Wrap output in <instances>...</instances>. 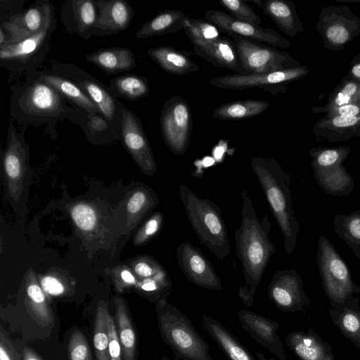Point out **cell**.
I'll return each instance as SVG.
<instances>
[{
  "label": "cell",
  "mask_w": 360,
  "mask_h": 360,
  "mask_svg": "<svg viewBox=\"0 0 360 360\" xmlns=\"http://www.w3.org/2000/svg\"><path fill=\"white\" fill-rule=\"evenodd\" d=\"M241 223L235 233L236 255L243 266L245 285L238 295L247 307L252 305L259 284L276 248L269 238L271 224L266 214L259 220L248 192L243 189Z\"/></svg>",
  "instance_id": "1"
},
{
  "label": "cell",
  "mask_w": 360,
  "mask_h": 360,
  "mask_svg": "<svg viewBox=\"0 0 360 360\" xmlns=\"http://www.w3.org/2000/svg\"><path fill=\"white\" fill-rule=\"evenodd\" d=\"M251 166L283 236L284 250L290 254L295 248L300 231L290 191V175L273 158L255 156Z\"/></svg>",
  "instance_id": "2"
},
{
  "label": "cell",
  "mask_w": 360,
  "mask_h": 360,
  "mask_svg": "<svg viewBox=\"0 0 360 360\" xmlns=\"http://www.w3.org/2000/svg\"><path fill=\"white\" fill-rule=\"evenodd\" d=\"M179 194L188 219L202 245L220 260L231 252L228 231L218 205L208 198H201L183 184Z\"/></svg>",
  "instance_id": "3"
},
{
  "label": "cell",
  "mask_w": 360,
  "mask_h": 360,
  "mask_svg": "<svg viewBox=\"0 0 360 360\" xmlns=\"http://www.w3.org/2000/svg\"><path fill=\"white\" fill-rule=\"evenodd\" d=\"M156 314L162 339L181 360H214L209 345L191 321L166 299L156 302Z\"/></svg>",
  "instance_id": "4"
},
{
  "label": "cell",
  "mask_w": 360,
  "mask_h": 360,
  "mask_svg": "<svg viewBox=\"0 0 360 360\" xmlns=\"http://www.w3.org/2000/svg\"><path fill=\"white\" fill-rule=\"evenodd\" d=\"M350 153L351 148L344 146L309 150L314 178L327 194L347 196L354 190V180L342 165Z\"/></svg>",
  "instance_id": "5"
},
{
  "label": "cell",
  "mask_w": 360,
  "mask_h": 360,
  "mask_svg": "<svg viewBox=\"0 0 360 360\" xmlns=\"http://www.w3.org/2000/svg\"><path fill=\"white\" fill-rule=\"evenodd\" d=\"M243 75L271 72L301 65L285 51L231 34Z\"/></svg>",
  "instance_id": "6"
},
{
  "label": "cell",
  "mask_w": 360,
  "mask_h": 360,
  "mask_svg": "<svg viewBox=\"0 0 360 360\" xmlns=\"http://www.w3.org/2000/svg\"><path fill=\"white\" fill-rule=\"evenodd\" d=\"M326 49L342 51L360 35V18L345 5H330L321 9L316 25Z\"/></svg>",
  "instance_id": "7"
},
{
  "label": "cell",
  "mask_w": 360,
  "mask_h": 360,
  "mask_svg": "<svg viewBox=\"0 0 360 360\" xmlns=\"http://www.w3.org/2000/svg\"><path fill=\"white\" fill-rule=\"evenodd\" d=\"M162 139L169 149L176 155L186 152L193 130L191 108L179 95L165 101L160 115Z\"/></svg>",
  "instance_id": "8"
},
{
  "label": "cell",
  "mask_w": 360,
  "mask_h": 360,
  "mask_svg": "<svg viewBox=\"0 0 360 360\" xmlns=\"http://www.w3.org/2000/svg\"><path fill=\"white\" fill-rule=\"evenodd\" d=\"M316 263L323 287L332 298L340 300L358 290L345 260L323 236L318 239Z\"/></svg>",
  "instance_id": "9"
},
{
  "label": "cell",
  "mask_w": 360,
  "mask_h": 360,
  "mask_svg": "<svg viewBox=\"0 0 360 360\" xmlns=\"http://www.w3.org/2000/svg\"><path fill=\"white\" fill-rule=\"evenodd\" d=\"M309 73L305 65L259 74H233L217 77L210 80L212 86L222 89L244 90L259 88L274 96L285 93L288 84L300 79Z\"/></svg>",
  "instance_id": "10"
},
{
  "label": "cell",
  "mask_w": 360,
  "mask_h": 360,
  "mask_svg": "<svg viewBox=\"0 0 360 360\" xmlns=\"http://www.w3.org/2000/svg\"><path fill=\"white\" fill-rule=\"evenodd\" d=\"M176 257L178 265L189 281L211 290L224 289L212 264L198 248L189 242H183L176 248Z\"/></svg>",
  "instance_id": "11"
},
{
  "label": "cell",
  "mask_w": 360,
  "mask_h": 360,
  "mask_svg": "<svg viewBox=\"0 0 360 360\" xmlns=\"http://www.w3.org/2000/svg\"><path fill=\"white\" fill-rule=\"evenodd\" d=\"M205 20L215 25L220 32L238 35L243 38L266 44L274 47L288 48L291 43L276 31L236 20L227 13L207 10Z\"/></svg>",
  "instance_id": "12"
},
{
  "label": "cell",
  "mask_w": 360,
  "mask_h": 360,
  "mask_svg": "<svg viewBox=\"0 0 360 360\" xmlns=\"http://www.w3.org/2000/svg\"><path fill=\"white\" fill-rule=\"evenodd\" d=\"M121 137L140 169L153 176L157 171V165L143 128L137 116L126 108L122 110Z\"/></svg>",
  "instance_id": "13"
},
{
  "label": "cell",
  "mask_w": 360,
  "mask_h": 360,
  "mask_svg": "<svg viewBox=\"0 0 360 360\" xmlns=\"http://www.w3.org/2000/svg\"><path fill=\"white\" fill-rule=\"evenodd\" d=\"M236 316L240 327L253 340L280 360H285L283 345L276 333L279 328L276 321L245 309L238 311Z\"/></svg>",
  "instance_id": "14"
},
{
  "label": "cell",
  "mask_w": 360,
  "mask_h": 360,
  "mask_svg": "<svg viewBox=\"0 0 360 360\" xmlns=\"http://www.w3.org/2000/svg\"><path fill=\"white\" fill-rule=\"evenodd\" d=\"M267 295L278 309L284 311L295 309L304 300L300 275L294 269L276 271Z\"/></svg>",
  "instance_id": "15"
},
{
  "label": "cell",
  "mask_w": 360,
  "mask_h": 360,
  "mask_svg": "<svg viewBox=\"0 0 360 360\" xmlns=\"http://www.w3.org/2000/svg\"><path fill=\"white\" fill-rule=\"evenodd\" d=\"M50 22L51 11L47 4L31 7L22 13L11 16L1 25L7 36L6 43L1 47L36 34Z\"/></svg>",
  "instance_id": "16"
},
{
  "label": "cell",
  "mask_w": 360,
  "mask_h": 360,
  "mask_svg": "<svg viewBox=\"0 0 360 360\" xmlns=\"http://www.w3.org/2000/svg\"><path fill=\"white\" fill-rule=\"evenodd\" d=\"M195 53L214 66L224 68L243 75L233 39L220 37L214 40L193 39Z\"/></svg>",
  "instance_id": "17"
},
{
  "label": "cell",
  "mask_w": 360,
  "mask_h": 360,
  "mask_svg": "<svg viewBox=\"0 0 360 360\" xmlns=\"http://www.w3.org/2000/svg\"><path fill=\"white\" fill-rule=\"evenodd\" d=\"M3 168L8 194L18 200L22 193L26 172L25 153L15 134L10 130L3 158Z\"/></svg>",
  "instance_id": "18"
},
{
  "label": "cell",
  "mask_w": 360,
  "mask_h": 360,
  "mask_svg": "<svg viewBox=\"0 0 360 360\" xmlns=\"http://www.w3.org/2000/svg\"><path fill=\"white\" fill-rule=\"evenodd\" d=\"M316 141L338 143L354 137L360 139V115L356 117H323L313 126Z\"/></svg>",
  "instance_id": "19"
},
{
  "label": "cell",
  "mask_w": 360,
  "mask_h": 360,
  "mask_svg": "<svg viewBox=\"0 0 360 360\" xmlns=\"http://www.w3.org/2000/svg\"><path fill=\"white\" fill-rule=\"evenodd\" d=\"M25 304L29 315L38 325L48 326L53 323V313L48 297L32 269L27 271L25 278Z\"/></svg>",
  "instance_id": "20"
},
{
  "label": "cell",
  "mask_w": 360,
  "mask_h": 360,
  "mask_svg": "<svg viewBox=\"0 0 360 360\" xmlns=\"http://www.w3.org/2000/svg\"><path fill=\"white\" fill-rule=\"evenodd\" d=\"M202 323L205 330L228 360H257L218 320L210 316L203 315Z\"/></svg>",
  "instance_id": "21"
},
{
  "label": "cell",
  "mask_w": 360,
  "mask_h": 360,
  "mask_svg": "<svg viewBox=\"0 0 360 360\" xmlns=\"http://www.w3.org/2000/svg\"><path fill=\"white\" fill-rule=\"evenodd\" d=\"M147 53L162 69L170 74L182 76L200 70L191 59L192 53L185 50L160 46L148 49Z\"/></svg>",
  "instance_id": "22"
},
{
  "label": "cell",
  "mask_w": 360,
  "mask_h": 360,
  "mask_svg": "<svg viewBox=\"0 0 360 360\" xmlns=\"http://www.w3.org/2000/svg\"><path fill=\"white\" fill-rule=\"evenodd\" d=\"M99 13L95 27L114 32L122 31L130 25L134 11L124 0L97 1Z\"/></svg>",
  "instance_id": "23"
},
{
  "label": "cell",
  "mask_w": 360,
  "mask_h": 360,
  "mask_svg": "<svg viewBox=\"0 0 360 360\" xmlns=\"http://www.w3.org/2000/svg\"><path fill=\"white\" fill-rule=\"evenodd\" d=\"M263 13L269 15L277 27L285 34L295 37L304 31L296 6L286 0H266L262 7Z\"/></svg>",
  "instance_id": "24"
},
{
  "label": "cell",
  "mask_w": 360,
  "mask_h": 360,
  "mask_svg": "<svg viewBox=\"0 0 360 360\" xmlns=\"http://www.w3.org/2000/svg\"><path fill=\"white\" fill-rule=\"evenodd\" d=\"M86 60L108 74L128 71L136 67V58L127 48H109L86 55Z\"/></svg>",
  "instance_id": "25"
},
{
  "label": "cell",
  "mask_w": 360,
  "mask_h": 360,
  "mask_svg": "<svg viewBox=\"0 0 360 360\" xmlns=\"http://www.w3.org/2000/svg\"><path fill=\"white\" fill-rule=\"evenodd\" d=\"M190 17L180 10L161 12L143 24L136 33V38L144 39L174 33L185 29Z\"/></svg>",
  "instance_id": "26"
},
{
  "label": "cell",
  "mask_w": 360,
  "mask_h": 360,
  "mask_svg": "<svg viewBox=\"0 0 360 360\" xmlns=\"http://www.w3.org/2000/svg\"><path fill=\"white\" fill-rule=\"evenodd\" d=\"M24 104L30 112L51 114L60 108L61 97L52 86L40 82L32 84L27 91Z\"/></svg>",
  "instance_id": "27"
},
{
  "label": "cell",
  "mask_w": 360,
  "mask_h": 360,
  "mask_svg": "<svg viewBox=\"0 0 360 360\" xmlns=\"http://www.w3.org/2000/svg\"><path fill=\"white\" fill-rule=\"evenodd\" d=\"M159 202L158 195L150 188L141 186L133 189L126 201L127 227L131 229L136 226Z\"/></svg>",
  "instance_id": "28"
},
{
  "label": "cell",
  "mask_w": 360,
  "mask_h": 360,
  "mask_svg": "<svg viewBox=\"0 0 360 360\" xmlns=\"http://www.w3.org/2000/svg\"><path fill=\"white\" fill-rule=\"evenodd\" d=\"M270 107L266 101L255 99L238 100L217 107L213 117L222 120H242L256 117Z\"/></svg>",
  "instance_id": "29"
},
{
  "label": "cell",
  "mask_w": 360,
  "mask_h": 360,
  "mask_svg": "<svg viewBox=\"0 0 360 360\" xmlns=\"http://www.w3.org/2000/svg\"><path fill=\"white\" fill-rule=\"evenodd\" d=\"M118 333L124 360H135L136 355V335L124 301L120 297H114Z\"/></svg>",
  "instance_id": "30"
},
{
  "label": "cell",
  "mask_w": 360,
  "mask_h": 360,
  "mask_svg": "<svg viewBox=\"0 0 360 360\" xmlns=\"http://www.w3.org/2000/svg\"><path fill=\"white\" fill-rule=\"evenodd\" d=\"M333 224L335 233L360 261V210L335 214Z\"/></svg>",
  "instance_id": "31"
},
{
  "label": "cell",
  "mask_w": 360,
  "mask_h": 360,
  "mask_svg": "<svg viewBox=\"0 0 360 360\" xmlns=\"http://www.w3.org/2000/svg\"><path fill=\"white\" fill-rule=\"evenodd\" d=\"M39 80L50 85L60 94L89 112L94 114L98 110L89 96L79 86L70 81L50 75L41 76Z\"/></svg>",
  "instance_id": "32"
},
{
  "label": "cell",
  "mask_w": 360,
  "mask_h": 360,
  "mask_svg": "<svg viewBox=\"0 0 360 360\" xmlns=\"http://www.w3.org/2000/svg\"><path fill=\"white\" fill-rule=\"evenodd\" d=\"M360 94V84L348 74L344 76L336 88L329 94L328 103L323 107H314V113L326 112L328 110L350 103H354Z\"/></svg>",
  "instance_id": "33"
},
{
  "label": "cell",
  "mask_w": 360,
  "mask_h": 360,
  "mask_svg": "<svg viewBox=\"0 0 360 360\" xmlns=\"http://www.w3.org/2000/svg\"><path fill=\"white\" fill-rule=\"evenodd\" d=\"M51 23L49 22L40 32L30 37L0 48L1 60H22L33 54L48 35Z\"/></svg>",
  "instance_id": "34"
},
{
  "label": "cell",
  "mask_w": 360,
  "mask_h": 360,
  "mask_svg": "<svg viewBox=\"0 0 360 360\" xmlns=\"http://www.w3.org/2000/svg\"><path fill=\"white\" fill-rule=\"evenodd\" d=\"M108 314L107 304L100 301L96 307L93 339L96 360H110L108 331Z\"/></svg>",
  "instance_id": "35"
},
{
  "label": "cell",
  "mask_w": 360,
  "mask_h": 360,
  "mask_svg": "<svg viewBox=\"0 0 360 360\" xmlns=\"http://www.w3.org/2000/svg\"><path fill=\"white\" fill-rule=\"evenodd\" d=\"M110 86L117 94L127 100L136 101L148 96V80L138 75H121L110 81Z\"/></svg>",
  "instance_id": "36"
},
{
  "label": "cell",
  "mask_w": 360,
  "mask_h": 360,
  "mask_svg": "<svg viewBox=\"0 0 360 360\" xmlns=\"http://www.w3.org/2000/svg\"><path fill=\"white\" fill-rule=\"evenodd\" d=\"M79 86L89 96L98 110L108 120H112L115 112L113 98L100 84L91 80H83Z\"/></svg>",
  "instance_id": "37"
},
{
  "label": "cell",
  "mask_w": 360,
  "mask_h": 360,
  "mask_svg": "<svg viewBox=\"0 0 360 360\" xmlns=\"http://www.w3.org/2000/svg\"><path fill=\"white\" fill-rule=\"evenodd\" d=\"M136 288L142 292L155 298L156 302L166 299L172 291V281L167 270L153 277L139 279Z\"/></svg>",
  "instance_id": "38"
},
{
  "label": "cell",
  "mask_w": 360,
  "mask_h": 360,
  "mask_svg": "<svg viewBox=\"0 0 360 360\" xmlns=\"http://www.w3.org/2000/svg\"><path fill=\"white\" fill-rule=\"evenodd\" d=\"M188 39L214 40L220 37L217 27L206 20L189 18L184 29Z\"/></svg>",
  "instance_id": "39"
},
{
  "label": "cell",
  "mask_w": 360,
  "mask_h": 360,
  "mask_svg": "<svg viewBox=\"0 0 360 360\" xmlns=\"http://www.w3.org/2000/svg\"><path fill=\"white\" fill-rule=\"evenodd\" d=\"M76 226L84 232L93 231L97 224V214L94 208L85 202L75 204L70 211Z\"/></svg>",
  "instance_id": "40"
},
{
  "label": "cell",
  "mask_w": 360,
  "mask_h": 360,
  "mask_svg": "<svg viewBox=\"0 0 360 360\" xmlns=\"http://www.w3.org/2000/svg\"><path fill=\"white\" fill-rule=\"evenodd\" d=\"M219 4L236 20L259 26L261 18L254 10L242 0H219Z\"/></svg>",
  "instance_id": "41"
},
{
  "label": "cell",
  "mask_w": 360,
  "mask_h": 360,
  "mask_svg": "<svg viewBox=\"0 0 360 360\" xmlns=\"http://www.w3.org/2000/svg\"><path fill=\"white\" fill-rule=\"evenodd\" d=\"M75 18L79 30L85 31L95 27L98 15L96 10V1L91 0H78L73 2Z\"/></svg>",
  "instance_id": "42"
},
{
  "label": "cell",
  "mask_w": 360,
  "mask_h": 360,
  "mask_svg": "<svg viewBox=\"0 0 360 360\" xmlns=\"http://www.w3.org/2000/svg\"><path fill=\"white\" fill-rule=\"evenodd\" d=\"M164 216L160 212L153 214L137 231L133 243L136 246L143 245L155 237L162 230Z\"/></svg>",
  "instance_id": "43"
},
{
  "label": "cell",
  "mask_w": 360,
  "mask_h": 360,
  "mask_svg": "<svg viewBox=\"0 0 360 360\" xmlns=\"http://www.w3.org/2000/svg\"><path fill=\"white\" fill-rule=\"evenodd\" d=\"M68 353L70 360H93L89 343L79 330H74L70 335Z\"/></svg>",
  "instance_id": "44"
},
{
  "label": "cell",
  "mask_w": 360,
  "mask_h": 360,
  "mask_svg": "<svg viewBox=\"0 0 360 360\" xmlns=\"http://www.w3.org/2000/svg\"><path fill=\"white\" fill-rule=\"evenodd\" d=\"M131 266L133 273L140 279L153 277L166 270L156 259L148 255L136 258L132 261Z\"/></svg>",
  "instance_id": "45"
},
{
  "label": "cell",
  "mask_w": 360,
  "mask_h": 360,
  "mask_svg": "<svg viewBox=\"0 0 360 360\" xmlns=\"http://www.w3.org/2000/svg\"><path fill=\"white\" fill-rule=\"evenodd\" d=\"M112 280L120 292L132 287H136L139 281L133 271L125 265L115 268L112 273Z\"/></svg>",
  "instance_id": "46"
},
{
  "label": "cell",
  "mask_w": 360,
  "mask_h": 360,
  "mask_svg": "<svg viewBox=\"0 0 360 360\" xmlns=\"http://www.w3.org/2000/svg\"><path fill=\"white\" fill-rule=\"evenodd\" d=\"M39 281L47 296H60L68 292V287L64 280L56 275H44L40 278Z\"/></svg>",
  "instance_id": "47"
},
{
  "label": "cell",
  "mask_w": 360,
  "mask_h": 360,
  "mask_svg": "<svg viewBox=\"0 0 360 360\" xmlns=\"http://www.w3.org/2000/svg\"><path fill=\"white\" fill-rule=\"evenodd\" d=\"M108 331L109 336V354L110 360H122V347L114 319L110 314L108 315Z\"/></svg>",
  "instance_id": "48"
},
{
  "label": "cell",
  "mask_w": 360,
  "mask_h": 360,
  "mask_svg": "<svg viewBox=\"0 0 360 360\" xmlns=\"http://www.w3.org/2000/svg\"><path fill=\"white\" fill-rule=\"evenodd\" d=\"M360 115V107L356 104L350 103L344 105L326 112L324 117H356Z\"/></svg>",
  "instance_id": "49"
},
{
  "label": "cell",
  "mask_w": 360,
  "mask_h": 360,
  "mask_svg": "<svg viewBox=\"0 0 360 360\" xmlns=\"http://www.w3.org/2000/svg\"><path fill=\"white\" fill-rule=\"evenodd\" d=\"M18 358V353L1 329L0 332V360H19Z\"/></svg>",
  "instance_id": "50"
},
{
  "label": "cell",
  "mask_w": 360,
  "mask_h": 360,
  "mask_svg": "<svg viewBox=\"0 0 360 360\" xmlns=\"http://www.w3.org/2000/svg\"><path fill=\"white\" fill-rule=\"evenodd\" d=\"M348 75L360 84V53L352 59Z\"/></svg>",
  "instance_id": "51"
},
{
  "label": "cell",
  "mask_w": 360,
  "mask_h": 360,
  "mask_svg": "<svg viewBox=\"0 0 360 360\" xmlns=\"http://www.w3.org/2000/svg\"><path fill=\"white\" fill-rule=\"evenodd\" d=\"M344 327L349 332L354 333L357 331L359 328V321L358 319L351 314H346L342 319Z\"/></svg>",
  "instance_id": "52"
},
{
  "label": "cell",
  "mask_w": 360,
  "mask_h": 360,
  "mask_svg": "<svg viewBox=\"0 0 360 360\" xmlns=\"http://www.w3.org/2000/svg\"><path fill=\"white\" fill-rule=\"evenodd\" d=\"M89 119V127L91 130L94 131H98L104 130L108 127L105 121L95 114H92Z\"/></svg>",
  "instance_id": "53"
},
{
  "label": "cell",
  "mask_w": 360,
  "mask_h": 360,
  "mask_svg": "<svg viewBox=\"0 0 360 360\" xmlns=\"http://www.w3.org/2000/svg\"><path fill=\"white\" fill-rule=\"evenodd\" d=\"M23 360H43L29 347H25L22 352Z\"/></svg>",
  "instance_id": "54"
},
{
  "label": "cell",
  "mask_w": 360,
  "mask_h": 360,
  "mask_svg": "<svg viewBox=\"0 0 360 360\" xmlns=\"http://www.w3.org/2000/svg\"><path fill=\"white\" fill-rule=\"evenodd\" d=\"M257 360H276L274 359L267 358L264 354L260 352L255 353Z\"/></svg>",
  "instance_id": "55"
},
{
  "label": "cell",
  "mask_w": 360,
  "mask_h": 360,
  "mask_svg": "<svg viewBox=\"0 0 360 360\" xmlns=\"http://www.w3.org/2000/svg\"><path fill=\"white\" fill-rule=\"evenodd\" d=\"M245 1L246 3L251 2V3L256 4L258 6H259L261 8L263 6V3L260 0H247V1Z\"/></svg>",
  "instance_id": "56"
},
{
  "label": "cell",
  "mask_w": 360,
  "mask_h": 360,
  "mask_svg": "<svg viewBox=\"0 0 360 360\" xmlns=\"http://www.w3.org/2000/svg\"><path fill=\"white\" fill-rule=\"evenodd\" d=\"M354 104H356L360 107V94L359 95L356 101H355V103Z\"/></svg>",
  "instance_id": "57"
},
{
  "label": "cell",
  "mask_w": 360,
  "mask_h": 360,
  "mask_svg": "<svg viewBox=\"0 0 360 360\" xmlns=\"http://www.w3.org/2000/svg\"><path fill=\"white\" fill-rule=\"evenodd\" d=\"M162 360H172V359H169V358H167V357H166V358H165V359H162Z\"/></svg>",
  "instance_id": "58"
}]
</instances>
